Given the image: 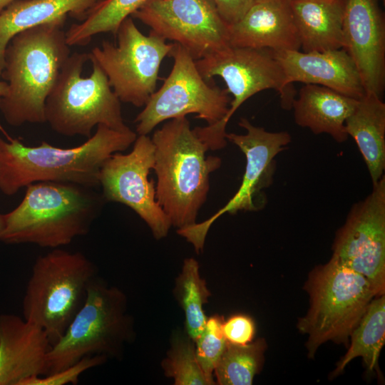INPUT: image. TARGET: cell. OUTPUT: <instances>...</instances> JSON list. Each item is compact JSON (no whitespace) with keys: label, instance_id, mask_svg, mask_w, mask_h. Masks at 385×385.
I'll return each instance as SVG.
<instances>
[{"label":"cell","instance_id":"1","mask_svg":"<svg viewBox=\"0 0 385 385\" xmlns=\"http://www.w3.org/2000/svg\"><path fill=\"white\" fill-rule=\"evenodd\" d=\"M137 134L130 128L120 131L102 124L81 145L61 148L42 142L28 146L18 139L0 137V190L13 195L37 182H64L91 188L99 185L104 163L125 150Z\"/></svg>","mask_w":385,"mask_h":385},{"label":"cell","instance_id":"2","mask_svg":"<svg viewBox=\"0 0 385 385\" xmlns=\"http://www.w3.org/2000/svg\"><path fill=\"white\" fill-rule=\"evenodd\" d=\"M66 17L29 28L8 43L1 76L7 91L0 111L11 126L45 123V103L71 54Z\"/></svg>","mask_w":385,"mask_h":385},{"label":"cell","instance_id":"3","mask_svg":"<svg viewBox=\"0 0 385 385\" xmlns=\"http://www.w3.org/2000/svg\"><path fill=\"white\" fill-rule=\"evenodd\" d=\"M151 140L158 202L178 230L196 223L210 189V175L220 167L221 159L206 156L209 149L186 116L168 120Z\"/></svg>","mask_w":385,"mask_h":385},{"label":"cell","instance_id":"4","mask_svg":"<svg viewBox=\"0 0 385 385\" xmlns=\"http://www.w3.org/2000/svg\"><path fill=\"white\" fill-rule=\"evenodd\" d=\"M101 197L93 188L64 182H37L26 187L22 201L4 214L0 241L58 248L88 233Z\"/></svg>","mask_w":385,"mask_h":385},{"label":"cell","instance_id":"5","mask_svg":"<svg viewBox=\"0 0 385 385\" xmlns=\"http://www.w3.org/2000/svg\"><path fill=\"white\" fill-rule=\"evenodd\" d=\"M134 338V322L128 313L126 295L97 275L90 282L85 302L66 332L51 345L44 375L86 356L118 358Z\"/></svg>","mask_w":385,"mask_h":385},{"label":"cell","instance_id":"6","mask_svg":"<svg viewBox=\"0 0 385 385\" xmlns=\"http://www.w3.org/2000/svg\"><path fill=\"white\" fill-rule=\"evenodd\" d=\"M45 122L68 137L91 136L102 124L126 130L120 101L98 63L88 53H71L45 103Z\"/></svg>","mask_w":385,"mask_h":385},{"label":"cell","instance_id":"7","mask_svg":"<svg viewBox=\"0 0 385 385\" xmlns=\"http://www.w3.org/2000/svg\"><path fill=\"white\" fill-rule=\"evenodd\" d=\"M97 275L94 263L81 252L58 247L38 256L23 298L24 319L43 329L53 344L82 307Z\"/></svg>","mask_w":385,"mask_h":385},{"label":"cell","instance_id":"8","mask_svg":"<svg viewBox=\"0 0 385 385\" xmlns=\"http://www.w3.org/2000/svg\"><path fill=\"white\" fill-rule=\"evenodd\" d=\"M310 308L298 323L308 335V355L313 357L324 342L346 344L348 338L377 294L361 274L333 258L315 268L306 284Z\"/></svg>","mask_w":385,"mask_h":385},{"label":"cell","instance_id":"9","mask_svg":"<svg viewBox=\"0 0 385 385\" xmlns=\"http://www.w3.org/2000/svg\"><path fill=\"white\" fill-rule=\"evenodd\" d=\"M198 71L209 81L215 76L223 79L227 91L233 96L228 112L220 122L194 128L209 150L227 145L226 125L240 106L256 93L267 89L279 93L282 108L289 110L295 98L294 87L284 84L283 71L272 50L231 46L195 61Z\"/></svg>","mask_w":385,"mask_h":385},{"label":"cell","instance_id":"10","mask_svg":"<svg viewBox=\"0 0 385 385\" xmlns=\"http://www.w3.org/2000/svg\"><path fill=\"white\" fill-rule=\"evenodd\" d=\"M117 43L103 41L88 53L106 75L120 102L143 107L155 91L160 64L174 43L153 31L143 34L133 18H126L117 33Z\"/></svg>","mask_w":385,"mask_h":385},{"label":"cell","instance_id":"11","mask_svg":"<svg viewBox=\"0 0 385 385\" xmlns=\"http://www.w3.org/2000/svg\"><path fill=\"white\" fill-rule=\"evenodd\" d=\"M169 56L173 58L170 74L135 118L139 135H148L163 121L190 113L211 125L228 112L231 101L227 89L210 85L187 50L174 43Z\"/></svg>","mask_w":385,"mask_h":385},{"label":"cell","instance_id":"12","mask_svg":"<svg viewBox=\"0 0 385 385\" xmlns=\"http://www.w3.org/2000/svg\"><path fill=\"white\" fill-rule=\"evenodd\" d=\"M238 125L246 130L245 134L226 133V139L236 145L246 158L245 173L237 191L209 219L177 230L197 254L202 251L208 230L218 217L225 213L257 210L255 198L272 183L274 158L292 140L291 135L287 131H267L264 128L252 125L245 118H242Z\"/></svg>","mask_w":385,"mask_h":385},{"label":"cell","instance_id":"13","mask_svg":"<svg viewBox=\"0 0 385 385\" xmlns=\"http://www.w3.org/2000/svg\"><path fill=\"white\" fill-rule=\"evenodd\" d=\"M131 17L195 61L230 46L229 26L210 0H148Z\"/></svg>","mask_w":385,"mask_h":385},{"label":"cell","instance_id":"14","mask_svg":"<svg viewBox=\"0 0 385 385\" xmlns=\"http://www.w3.org/2000/svg\"><path fill=\"white\" fill-rule=\"evenodd\" d=\"M332 257L366 277L377 296L385 288V177L353 205L337 231Z\"/></svg>","mask_w":385,"mask_h":385},{"label":"cell","instance_id":"15","mask_svg":"<svg viewBox=\"0 0 385 385\" xmlns=\"http://www.w3.org/2000/svg\"><path fill=\"white\" fill-rule=\"evenodd\" d=\"M154 165V144L148 135H140L129 153H113L104 163L99 185L103 198L131 208L148 225L154 237L160 240L167 236L171 224L156 200L155 183L148 180Z\"/></svg>","mask_w":385,"mask_h":385},{"label":"cell","instance_id":"16","mask_svg":"<svg viewBox=\"0 0 385 385\" xmlns=\"http://www.w3.org/2000/svg\"><path fill=\"white\" fill-rule=\"evenodd\" d=\"M343 48L353 60L365 93L385 87V22L376 0H345Z\"/></svg>","mask_w":385,"mask_h":385},{"label":"cell","instance_id":"17","mask_svg":"<svg viewBox=\"0 0 385 385\" xmlns=\"http://www.w3.org/2000/svg\"><path fill=\"white\" fill-rule=\"evenodd\" d=\"M272 53L282 67L287 87H293L294 82H302L322 86L358 100L365 94L356 67L344 48L309 52L283 50Z\"/></svg>","mask_w":385,"mask_h":385},{"label":"cell","instance_id":"18","mask_svg":"<svg viewBox=\"0 0 385 385\" xmlns=\"http://www.w3.org/2000/svg\"><path fill=\"white\" fill-rule=\"evenodd\" d=\"M50 346L40 327L13 314H0V385H22L43 376Z\"/></svg>","mask_w":385,"mask_h":385},{"label":"cell","instance_id":"19","mask_svg":"<svg viewBox=\"0 0 385 385\" xmlns=\"http://www.w3.org/2000/svg\"><path fill=\"white\" fill-rule=\"evenodd\" d=\"M229 40L236 47L299 50L289 0L254 2L237 22L229 26Z\"/></svg>","mask_w":385,"mask_h":385},{"label":"cell","instance_id":"20","mask_svg":"<svg viewBox=\"0 0 385 385\" xmlns=\"http://www.w3.org/2000/svg\"><path fill=\"white\" fill-rule=\"evenodd\" d=\"M358 101L331 88L308 83L300 88L292 108L296 124L316 135L326 133L337 143H343L349 136L345 122Z\"/></svg>","mask_w":385,"mask_h":385},{"label":"cell","instance_id":"21","mask_svg":"<svg viewBox=\"0 0 385 385\" xmlns=\"http://www.w3.org/2000/svg\"><path fill=\"white\" fill-rule=\"evenodd\" d=\"M303 52L343 48L345 0H289Z\"/></svg>","mask_w":385,"mask_h":385},{"label":"cell","instance_id":"22","mask_svg":"<svg viewBox=\"0 0 385 385\" xmlns=\"http://www.w3.org/2000/svg\"><path fill=\"white\" fill-rule=\"evenodd\" d=\"M101 0H15L0 13V75L5 51L16 34L68 15L83 21Z\"/></svg>","mask_w":385,"mask_h":385},{"label":"cell","instance_id":"23","mask_svg":"<svg viewBox=\"0 0 385 385\" xmlns=\"http://www.w3.org/2000/svg\"><path fill=\"white\" fill-rule=\"evenodd\" d=\"M345 129L355 140L372 184H376L385 169V103L381 97L365 93L346 119Z\"/></svg>","mask_w":385,"mask_h":385},{"label":"cell","instance_id":"24","mask_svg":"<svg viewBox=\"0 0 385 385\" xmlns=\"http://www.w3.org/2000/svg\"><path fill=\"white\" fill-rule=\"evenodd\" d=\"M350 346L334 371L341 373L348 364L361 357L369 371L376 369L379 356L385 342V297L376 296L368 305L359 322L352 330Z\"/></svg>","mask_w":385,"mask_h":385},{"label":"cell","instance_id":"25","mask_svg":"<svg viewBox=\"0 0 385 385\" xmlns=\"http://www.w3.org/2000/svg\"><path fill=\"white\" fill-rule=\"evenodd\" d=\"M173 292L185 314V332L195 342L205 328L207 318L204 305L211 294L205 280L200 277L199 264L194 258L184 260Z\"/></svg>","mask_w":385,"mask_h":385},{"label":"cell","instance_id":"26","mask_svg":"<svg viewBox=\"0 0 385 385\" xmlns=\"http://www.w3.org/2000/svg\"><path fill=\"white\" fill-rule=\"evenodd\" d=\"M148 0H101L78 24L66 31L68 46H85L92 37L101 33L115 36L120 24Z\"/></svg>","mask_w":385,"mask_h":385},{"label":"cell","instance_id":"27","mask_svg":"<svg viewBox=\"0 0 385 385\" xmlns=\"http://www.w3.org/2000/svg\"><path fill=\"white\" fill-rule=\"evenodd\" d=\"M266 344L259 339L245 345L227 342L214 374L220 385H251L263 362Z\"/></svg>","mask_w":385,"mask_h":385},{"label":"cell","instance_id":"28","mask_svg":"<svg viewBox=\"0 0 385 385\" xmlns=\"http://www.w3.org/2000/svg\"><path fill=\"white\" fill-rule=\"evenodd\" d=\"M161 366L165 376L173 379L175 385L216 384L202 371L197 359L195 342L186 332L173 334Z\"/></svg>","mask_w":385,"mask_h":385},{"label":"cell","instance_id":"29","mask_svg":"<svg viewBox=\"0 0 385 385\" xmlns=\"http://www.w3.org/2000/svg\"><path fill=\"white\" fill-rule=\"evenodd\" d=\"M222 322L223 318L219 315L207 319L202 332L195 342L197 359L204 373L212 379H214L215 368L227 344L222 329Z\"/></svg>","mask_w":385,"mask_h":385},{"label":"cell","instance_id":"30","mask_svg":"<svg viewBox=\"0 0 385 385\" xmlns=\"http://www.w3.org/2000/svg\"><path fill=\"white\" fill-rule=\"evenodd\" d=\"M108 359L103 356H86L63 369L24 381L22 385H64L77 384L81 375L97 366L103 364Z\"/></svg>","mask_w":385,"mask_h":385},{"label":"cell","instance_id":"31","mask_svg":"<svg viewBox=\"0 0 385 385\" xmlns=\"http://www.w3.org/2000/svg\"><path fill=\"white\" fill-rule=\"evenodd\" d=\"M222 332L229 343L245 345L252 342L255 334L254 320L248 315L237 314L222 322Z\"/></svg>","mask_w":385,"mask_h":385},{"label":"cell","instance_id":"32","mask_svg":"<svg viewBox=\"0 0 385 385\" xmlns=\"http://www.w3.org/2000/svg\"><path fill=\"white\" fill-rule=\"evenodd\" d=\"M228 25L237 22L254 4L255 0H210Z\"/></svg>","mask_w":385,"mask_h":385},{"label":"cell","instance_id":"33","mask_svg":"<svg viewBox=\"0 0 385 385\" xmlns=\"http://www.w3.org/2000/svg\"><path fill=\"white\" fill-rule=\"evenodd\" d=\"M7 83L5 81H0V103L7 91Z\"/></svg>","mask_w":385,"mask_h":385},{"label":"cell","instance_id":"34","mask_svg":"<svg viewBox=\"0 0 385 385\" xmlns=\"http://www.w3.org/2000/svg\"><path fill=\"white\" fill-rule=\"evenodd\" d=\"M15 0H0V13Z\"/></svg>","mask_w":385,"mask_h":385},{"label":"cell","instance_id":"35","mask_svg":"<svg viewBox=\"0 0 385 385\" xmlns=\"http://www.w3.org/2000/svg\"><path fill=\"white\" fill-rule=\"evenodd\" d=\"M5 227L4 214H0V236L1 235Z\"/></svg>","mask_w":385,"mask_h":385},{"label":"cell","instance_id":"36","mask_svg":"<svg viewBox=\"0 0 385 385\" xmlns=\"http://www.w3.org/2000/svg\"><path fill=\"white\" fill-rule=\"evenodd\" d=\"M264 1H267V0H255V2Z\"/></svg>","mask_w":385,"mask_h":385},{"label":"cell","instance_id":"37","mask_svg":"<svg viewBox=\"0 0 385 385\" xmlns=\"http://www.w3.org/2000/svg\"><path fill=\"white\" fill-rule=\"evenodd\" d=\"M383 1L384 2V1H385V0H383Z\"/></svg>","mask_w":385,"mask_h":385}]
</instances>
